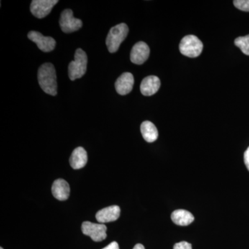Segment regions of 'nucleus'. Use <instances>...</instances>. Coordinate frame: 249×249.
Returning a JSON list of instances; mask_svg holds the SVG:
<instances>
[{
  "label": "nucleus",
  "instance_id": "f8f14e48",
  "mask_svg": "<svg viewBox=\"0 0 249 249\" xmlns=\"http://www.w3.org/2000/svg\"><path fill=\"white\" fill-rule=\"evenodd\" d=\"M160 86V79L158 77L147 76L142 80L140 86L141 92L145 96H152L158 91Z\"/></svg>",
  "mask_w": 249,
  "mask_h": 249
},
{
  "label": "nucleus",
  "instance_id": "0eeeda50",
  "mask_svg": "<svg viewBox=\"0 0 249 249\" xmlns=\"http://www.w3.org/2000/svg\"><path fill=\"white\" fill-rule=\"evenodd\" d=\"M58 2V0H33L30 6L31 14L36 18L42 19L50 14Z\"/></svg>",
  "mask_w": 249,
  "mask_h": 249
},
{
  "label": "nucleus",
  "instance_id": "f3484780",
  "mask_svg": "<svg viewBox=\"0 0 249 249\" xmlns=\"http://www.w3.org/2000/svg\"><path fill=\"white\" fill-rule=\"evenodd\" d=\"M235 45L242 51V53L249 55V35L241 36L236 38Z\"/></svg>",
  "mask_w": 249,
  "mask_h": 249
},
{
  "label": "nucleus",
  "instance_id": "dca6fc26",
  "mask_svg": "<svg viewBox=\"0 0 249 249\" xmlns=\"http://www.w3.org/2000/svg\"><path fill=\"white\" fill-rule=\"evenodd\" d=\"M141 132L143 139L148 142H155L159 137V132L155 124L150 121H144L141 124Z\"/></svg>",
  "mask_w": 249,
  "mask_h": 249
},
{
  "label": "nucleus",
  "instance_id": "412c9836",
  "mask_svg": "<svg viewBox=\"0 0 249 249\" xmlns=\"http://www.w3.org/2000/svg\"><path fill=\"white\" fill-rule=\"evenodd\" d=\"M103 249H119V246L118 245L117 242H112L111 243L109 244V245Z\"/></svg>",
  "mask_w": 249,
  "mask_h": 249
},
{
  "label": "nucleus",
  "instance_id": "7ed1b4c3",
  "mask_svg": "<svg viewBox=\"0 0 249 249\" xmlns=\"http://www.w3.org/2000/svg\"><path fill=\"white\" fill-rule=\"evenodd\" d=\"M74 58V60L69 65V77L71 80L82 78L87 71L88 56L84 51L81 49H77Z\"/></svg>",
  "mask_w": 249,
  "mask_h": 249
},
{
  "label": "nucleus",
  "instance_id": "4be33fe9",
  "mask_svg": "<svg viewBox=\"0 0 249 249\" xmlns=\"http://www.w3.org/2000/svg\"><path fill=\"white\" fill-rule=\"evenodd\" d=\"M133 249H145V247L142 244H137V245L134 246Z\"/></svg>",
  "mask_w": 249,
  "mask_h": 249
},
{
  "label": "nucleus",
  "instance_id": "aec40b11",
  "mask_svg": "<svg viewBox=\"0 0 249 249\" xmlns=\"http://www.w3.org/2000/svg\"><path fill=\"white\" fill-rule=\"evenodd\" d=\"M244 160H245L246 167L249 171V147L246 150L245 155H244Z\"/></svg>",
  "mask_w": 249,
  "mask_h": 249
},
{
  "label": "nucleus",
  "instance_id": "5701e85b",
  "mask_svg": "<svg viewBox=\"0 0 249 249\" xmlns=\"http://www.w3.org/2000/svg\"><path fill=\"white\" fill-rule=\"evenodd\" d=\"M0 249H4L2 248V247H1V248H0Z\"/></svg>",
  "mask_w": 249,
  "mask_h": 249
},
{
  "label": "nucleus",
  "instance_id": "9b49d317",
  "mask_svg": "<svg viewBox=\"0 0 249 249\" xmlns=\"http://www.w3.org/2000/svg\"><path fill=\"white\" fill-rule=\"evenodd\" d=\"M134 79L133 75L132 73L126 72L117 80L115 83V88L116 91L119 94L126 95L130 93L133 89Z\"/></svg>",
  "mask_w": 249,
  "mask_h": 249
},
{
  "label": "nucleus",
  "instance_id": "9d476101",
  "mask_svg": "<svg viewBox=\"0 0 249 249\" xmlns=\"http://www.w3.org/2000/svg\"><path fill=\"white\" fill-rule=\"evenodd\" d=\"M121 209L118 206H111L105 208L96 213V218L101 224L114 222L120 217Z\"/></svg>",
  "mask_w": 249,
  "mask_h": 249
},
{
  "label": "nucleus",
  "instance_id": "4468645a",
  "mask_svg": "<svg viewBox=\"0 0 249 249\" xmlns=\"http://www.w3.org/2000/svg\"><path fill=\"white\" fill-rule=\"evenodd\" d=\"M71 168L75 170L84 168L88 163V153L83 147H78L72 152L70 159Z\"/></svg>",
  "mask_w": 249,
  "mask_h": 249
},
{
  "label": "nucleus",
  "instance_id": "1a4fd4ad",
  "mask_svg": "<svg viewBox=\"0 0 249 249\" xmlns=\"http://www.w3.org/2000/svg\"><path fill=\"white\" fill-rule=\"evenodd\" d=\"M150 55V48L144 42H139L132 47L130 60L136 65H142L146 61Z\"/></svg>",
  "mask_w": 249,
  "mask_h": 249
},
{
  "label": "nucleus",
  "instance_id": "f257e3e1",
  "mask_svg": "<svg viewBox=\"0 0 249 249\" xmlns=\"http://www.w3.org/2000/svg\"><path fill=\"white\" fill-rule=\"evenodd\" d=\"M37 79L41 89L47 94L55 96L58 93L56 72L52 63L41 65L37 72Z\"/></svg>",
  "mask_w": 249,
  "mask_h": 249
},
{
  "label": "nucleus",
  "instance_id": "6ab92c4d",
  "mask_svg": "<svg viewBox=\"0 0 249 249\" xmlns=\"http://www.w3.org/2000/svg\"><path fill=\"white\" fill-rule=\"evenodd\" d=\"M174 249H193L191 244L187 242H181L175 244Z\"/></svg>",
  "mask_w": 249,
  "mask_h": 249
},
{
  "label": "nucleus",
  "instance_id": "20e7f679",
  "mask_svg": "<svg viewBox=\"0 0 249 249\" xmlns=\"http://www.w3.org/2000/svg\"><path fill=\"white\" fill-rule=\"evenodd\" d=\"M202 42L196 36H185L179 44V51L181 54L189 58H196L203 50Z\"/></svg>",
  "mask_w": 249,
  "mask_h": 249
},
{
  "label": "nucleus",
  "instance_id": "2eb2a0df",
  "mask_svg": "<svg viewBox=\"0 0 249 249\" xmlns=\"http://www.w3.org/2000/svg\"><path fill=\"white\" fill-rule=\"evenodd\" d=\"M172 221L178 226H188L194 222L195 217L191 213L186 210L178 209L174 211L171 214Z\"/></svg>",
  "mask_w": 249,
  "mask_h": 249
},
{
  "label": "nucleus",
  "instance_id": "6e6552de",
  "mask_svg": "<svg viewBox=\"0 0 249 249\" xmlns=\"http://www.w3.org/2000/svg\"><path fill=\"white\" fill-rule=\"evenodd\" d=\"M28 37L29 40L36 43L42 52L45 53L52 52L56 45V42L53 37H48V36L46 37L37 31H31L28 34Z\"/></svg>",
  "mask_w": 249,
  "mask_h": 249
},
{
  "label": "nucleus",
  "instance_id": "a211bd4d",
  "mask_svg": "<svg viewBox=\"0 0 249 249\" xmlns=\"http://www.w3.org/2000/svg\"><path fill=\"white\" fill-rule=\"evenodd\" d=\"M233 4L237 9L249 12V0H235Z\"/></svg>",
  "mask_w": 249,
  "mask_h": 249
},
{
  "label": "nucleus",
  "instance_id": "f03ea898",
  "mask_svg": "<svg viewBox=\"0 0 249 249\" xmlns=\"http://www.w3.org/2000/svg\"><path fill=\"white\" fill-rule=\"evenodd\" d=\"M128 32V27L124 23L111 28L106 38V45L110 53H115L119 50L121 44L126 38Z\"/></svg>",
  "mask_w": 249,
  "mask_h": 249
},
{
  "label": "nucleus",
  "instance_id": "423d86ee",
  "mask_svg": "<svg viewBox=\"0 0 249 249\" xmlns=\"http://www.w3.org/2000/svg\"><path fill=\"white\" fill-rule=\"evenodd\" d=\"M82 231L84 235L89 236L94 242H101L107 237V227L103 224L84 222L82 224Z\"/></svg>",
  "mask_w": 249,
  "mask_h": 249
},
{
  "label": "nucleus",
  "instance_id": "39448f33",
  "mask_svg": "<svg viewBox=\"0 0 249 249\" xmlns=\"http://www.w3.org/2000/svg\"><path fill=\"white\" fill-rule=\"evenodd\" d=\"M59 23L62 31L65 34L75 32L79 30L83 26V22L80 19L73 17V11L71 9H65L62 11Z\"/></svg>",
  "mask_w": 249,
  "mask_h": 249
},
{
  "label": "nucleus",
  "instance_id": "ddd939ff",
  "mask_svg": "<svg viewBox=\"0 0 249 249\" xmlns=\"http://www.w3.org/2000/svg\"><path fill=\"white\" fill-rule=\"evenodd\" d=\"M52 191L55 199L60 201L67 200L70 194V185L65 180L58 178L54 181Z\"/></svg>",
  "mask_w": 249,
  "mask_h": 249
}]
</instances>
